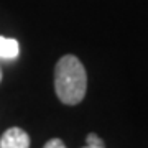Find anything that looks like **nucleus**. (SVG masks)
Segmentation results:
<instances>
[{
    "instance_id": "f257e3e1",
    "label": "nucleus",
    "mask_w": 148,
    "mask_h": 148,
    "mask_svg": "<svg viewBox=\"0 0 148 148\" xmlns=\"http://www.w3.org/2000/svg\"><path fill=\"white\" fill-rule=\"evenodd\" d=\"M54 90L66 106L79 104L87 90V73L74 54H66L54 68Z\"/></svg>"
},
{
    "instance_id": "f03ea898",
    "label": "nucleus",
    "mask_w": 148,
    "mask_h": 148,
    "mask_svg": "<svg viewBox=\"0 0 148 148\" xmlns=\"http://www.w3.org/2000/svg\"><path fill=\"white\" fill-rule=\"evenodd\" d=\"M0 148H30V137L20 127H12L3 132L0 138Z\"/></svg>"
},
{
    "instance_id": "7ed1b4c3",
    "label": "nucleus",
    "mask_w": 148,
    "mask_h": 148,
    "mask_svg": "<svg viewBox=\"0 0 148 148\" xmlns=\"http://www.w3.org/2000/svg\"><path fill=\"white\" fill-rule=\"evenodd\" d=\"M20 54V45L15 38L0 36V59H16Z\"/></svg>"
},
{
    "instance_id": "20e7f679",
    "label": "nucleus",
    "mask_w": 148,
    "mask_h": 148,
    "mask_svg": "<svg viewBox=\"0 0 148 148\" xmlns=\"http://www.w3.org/2000/svg\"><path fill=\"white\" fill-rule=\"evenodd\" d=\"M86 142L87 145H97V147H104V142H102V138L99 135H95V133H89L87 138H86Z\"/></svg>"
},
{
    "instance_id": "39448f33",
    "label": "nucleus",
    "mask_w": 148,
    "mask_h": 148,
    "mask_svg": "<svg viewBox=\"0 0 148 148\" xmlns=\"http://www.w3.org/2000/svg\"><path fill=\"white\" fill-rule=\"evenodd\" d=\"M43 148H66V145H64L63 140H59V138H51L49 142H46V145Z\"/></svg>"
},
{
    "instance_id": "423d86ee",
    "label": "nucleus",
    "mask_w": 148,
    "mask_h": 148,
    "mask_svg": "<svg viewBox=\"0 0 148 148\" xmlns=\"http://www.w3.org/2000/svg\"><path fill=\"white\" fill-rule=\"evenodd\" d=\"M82 148H104V147H97V145H86Z\"/></svg>"
},
{
    "instance_id": "0eeeda50",
    "label": "nucleus",
    "mask_w": 148,
    "mask_h": 148,
    "mask_svg": "<svg viewBox=\"0 0 148 148\" xmlns=\"http://www.w3.org/2000/svg\"><path fill=\"white\" fill-rule=\"evenodd\" d=\"M2 76H3V74H2V68H0V82H2Z\"/></svg>"
}]
</instances>
